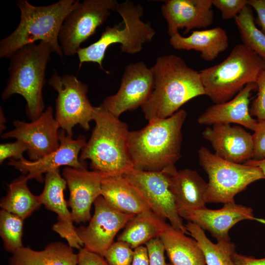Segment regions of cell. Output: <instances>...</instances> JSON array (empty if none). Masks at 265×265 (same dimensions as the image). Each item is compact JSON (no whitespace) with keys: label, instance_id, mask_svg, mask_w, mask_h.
Instances as JSON below:
<instances>
[{"label":"cell","instance_id":"6da1fadb","mask_svg":"<svg viewBox=\"0 0 265 265\" xmlns=\"http://www.w3.org/2000/svg\"><path fill=\"white\" fill-rule=\"evenodd\" d=\"M154 87L141 106L148 122L168 118L192 99L206 95L201 75L175 54L159 56L151 68Z\"/></svg>","mask_w":265,"mask_h":265},{"label":"cell","instance_id":"7a4b0ae2","mask_svg":"<svg viewBox=\"0 0 265 265\" xmlns=\"http://www.w3.org/2000/svg\"><path fill=\"white\" fill-rule=\"evenodd\" d=\"M186 116V111L181 109L168 118L130 131L128 149L133 168L160 171L175 166L181 157L182 129Z\"/></svg>","mask_w":265,"mask_h":265},{"label":"cell","instance_id":"3957f363","mask_svg":"<svg viewBox=\"0 0 265 265\" xmlns=\"http://www.w3.org/2000/svg\"><path fill=\"white\" fill-rule=\"evenodd\" d=\"M93 120L95 127L80 160H90L91 168L102 176H123L133 168L128 149L127 124L101 105L94 106Z\"/></svg>","mask_w":265,"mask_h":265},{"label":"cell","instance_id":"277c9868","mask_svg":"<svg viewBox=\"0 0 265 265\" xmlns=\"http://www.w3.org/2000/svg\"><path fill=\"white\" fill-rule=\"evenodd\" d=\"M79 0H60L47 6H34L26 0H19L21 11L17 28L0 42V57L10 58L20 48L37 41L49 43L59 57L63 53L59 34L63 22L79 3Z\"/></svg>","mask_w":265,"mask_h":265},{"label":"cell","instance_id":"5b68a950","mask_svg":"<svg viewBox=\"0 0 265 265\" xmlns=\"http://www.w3.org/2000/svg\"><path fill=\"white\" fill-rule=\"evenodd\" d=\"M52 52L49 43L40 41L24 46L10 57L9 78L1 98L5 100L15 94L23 96L26 102V114L31 121L44 112L42 90Z\"/></svg>","mask_w":265,"mask_h":265},{"label":"cell","instance_id":"8992f818","mask_svg":"<svg viewBox=\"0 0 265 265\" xmlns=\"http://www.w3.org/2000/svg\"><path fill=\"white\" fill-rule=\"evenodd\" d=\"M116 11L122 18V21L113 26H106L97 41L78 51L79 70L83 63L93 62L98 63L100 69L108 73L104 69L102 62L110 45L119 44L122 52L134 54L140 52L143 45L154 38L155 29L150 22H144L141 19L144 14L141 5L127 0L118 3Z\"/></svg>","mask_w":265,"mask_h":265},{"label":"cell","instance_id":"52a82bcc","mask_svg":"<svg viewBox=\"0 0 265 265\" xmlns=\"http://www.w3.org/2000/svg\"><path fill=\"white\" fill-rule=\"evenodd\" d=\"M265 69V59L242 43L221 62L199 72L206 95L219 104L233 99L248 83H255Z\"/></svg>","mask_w":265,"mask_h":265},{"label":"cell","instance_id":"ba28073f","mask_svg":"<svg viewBox=\"0 0 265 265\" xmlns=\"http://www.w3.org/2000/svg\"><path fill=\"white\" fill-rule=\"evenodd\" d=\"M199 162L208 176L207 203L235 202L234 197L248 185L265 179L258 167L225 160L205 147L198 151Z\"/></svg>","mask_w":265,"mask_h":265},{"label":"cell","instance_id":"9c48e42d","mask_svg":"<svg viewBox=\"0 0 265 265\" xmlns=\"http://www.w3.org/2000/svg\"><path fill=\"white\" fill-rule=\"evenodd\" d=\"M48 83L58 94L55 119L60 128L70 136L76 125L89 130L90 122L93 119L94 106L87 96V85L74 75L60 76L56 72Z\"/></svg>","mask_w":265,"mask_h":265},{"label":"cell","instance_id":"30bf717a","mask_svg":"<svg viewBox=\"0 0 265 265\" xmlns=\"http://www.w3.org/2000/svg\"><path fill=\"white\" fill-rule=\"evenodd\" d=\"M115 0H85L79 2L65 18L59 34L63 54L72 56L80 45L93 35L111 14L116 11Z\"/></svg>","mask_w":265,"mask_h":265},{"label":"cell","instance_id":"8fae6325","mask_svg":"<svg viewBox=\"0 0 265 265\" xmlns=\"http://www.w3.org/2000/svg\"><path fill=\"white\" fill-rule=\"evenodd\" d=\"M123 176L140 192L154 213L168 219L173 228L189 234L178 212L166 170L146 171L132 168Z\"/></svg>","mask_w":265,"mask_h":265},{"label":"cell","instance_id":"7c38bea8","mask_svg":"<svg viewBox=\"0 0 265 265\" xmlns=\"http://www.w3.org/2000/svg\"><path fill=\"white\" fill-rule=\"evenodd\" d=\"M94 205V213L88 225L76 227V231L84 248L104 257L118 232L134 215L120 212L102 195Z\"/></svg>","mask_w":265,"mask_h":265},{"label":"cell","instance_id":"4fadbf2b","mask_svg":"<svg viewBox=\"0 0 265 265\" xmlns=\"http://www.w3.org/2000/svg\"><path fill=\"white\" fill-rule=\"evenodd\" d=\"M154 87L151 68L142 62L130 63L125 68L120 88L106 98L101 105L117 117L128 110L141 106L150 96Z\"/></svg>","mask_w":265,"mask_h":265},{"label":"cell","instance_id":"5bb4252c","mask_svg":"<svg viewBox=\"0 0 265 265\" xmlns=\"http://www.w3.org/2000/svg\"><path fill=\"white\" fill-rule=\"evenodd\" d=\"M14 129L1 135L3 139L14 138L27 148L30 160L41 159L55 151L59 146L60 127L53 116L52 106H48L36 120L27 123L16 120Z\"/></svg>","mask_w":265,"mask_h":265},{"label":"cell","instance_id":"9a60e30c","mask_svg":"<svg viewBox=\"0 0 265 265\" xmlns=\"http://www.w3.org/2000/svg\"><path fill=\"white\" fill-rule=\"evenodd\" d=\"M60 145L54 152L36 160H28L24 158L20 160L9 159L8 164L19 170L27 180L35 179L42 183L43 174L66 166L76 168H86L85 163L80 160L79 153L86 141L83 136L72 138L62 130L59 133Z\"/></svg>","mask_w":265,"mask_h":265},{"label":"cell","instance_id":"2e32d148","mask_svg":"<svg viewBox=\"0 0 265 265\" xmlns=\"http://www.w3.org/2000/svg\"><path fill=\"white\" fill-rule=\"evenodd\" d=\"M70 191L67 202L73 222L85 223L90 220L92 204L101 195L102 175L86 168L66 166L62 172Z\"/></svg>","mask_w":265,"mask_h":265},{"label":"cell","instance_id":"e0dca14e","mask_svg":"<svg viewBox=\"0 0 265 265\" xmlns=\"http://www.w3.org/2000/svg\"><path fill=\"white\" fill-rule=\"evenodd\" d=\"M66 185L59 169L51 170L46 174L44 189L39 197L41 204L57 214V222L53 225V230L64 238L71 247L80 249L83 244L77 235L64 197Z\"/></svg>","mask_w":265,"mask_h":265},{"label":"cell","instance_id":"ac0fdd59","mask_svg":"<svg viewBox=\"0 0 265 265\" xmlns=\"http://www.w3.org/2000/svg\"><path fill=\"white\" fill-rule=\"evenodd\" d=\"M182 218L208 231L217 241L229 238L230 229L241 220H255L265 224V219L254 216L251 208L235 202L224 203L218 210L206 207L195 210L185 213Z\"/></svg>","mask_w":265,"mask_h":265},{"label":"cell","instance_id":"d6986e66","mask_svg":"<svg viewBox=\"0 0 265 265\" xmlns=\"http://www.w3.org/2000/svg\"><path fill=\"white\" fill-rule=\"evenodd\" d=\"M219 157L235 163H244L252 159V134L243 128L230 124H215L202 132Z\"/></svg>","mask_w":265,"mask_h":265},{"label":"cell","instance_id":"ffe728a7","mask_svg":"<svg viewBox=\"0 0 265 265\" xmlns=\"http://www.w3.org/2000/svg\"><path fill=\"white\" fill-rule=\"evenodd\" d=\"M161 7L167 24L170 37L185 28L186 34L191 30L210 26L213 21L212 0H167Z\"/></svg>","mask_w":265,"mask_h":265},{"label":"cell","instance_id":"44dd1931","mask_svg":"<svg viewBox=\"0 0 265 265\" xmlns=\"http://www.w3.org/2000/svg\"><path fill=\"white\" fill-rule=\"evenodd\" d=\"M169 189L179 215L206 207L208 183L197 172L189 168L178 170L175 166L165 169Z\"/></svg>","mask_w":265,"mask_h":265},{"label":"cell","instance_id":"7402d4cb","mask_svg":"<svg viewBox=\"0 0 265 265\" xmlns=\"http://www.w3.org/2000/svg\"><path fill=\"white\" fill-rule=\"evenodd\" d=\"M257 88L256 83H248L230 101L208 107L198 117L197 122L208 126L234 123L254 131L258 121L251 115L249 106L252 92Z\"/></svg>","mask_w":265,"mask_h":265},{"label":"cell","instance_id":"603a6c76","mask_svg":"<svg viewBox=\"0 0 265 265\" xmlns=\"http://www.w3.org/2000/svg\"><path fill=\"white\" fill-rule=\"evenodd\" d=\"M101 195L125 213L135 215L151 210L142 195L124 176H102Z\"/></svg>","mask_w":265,"mask_h":265},{"label":"cell","instance_id":"cb8c5ba5","mask_svg":"<svg viewBox=\"0 0 265 265\" xmlns=\"http://www.w3.org/2000/svg\"><path fill=\"white\" fill-rule=\"evenodd\" d=\"M169 43L176 50L199 52L201 58L207 61L213 60L229 46L227 32L220 26L194 30L187 37L177 32L170 37Z\"/></svg>","mask_w":265,"mask_h":265},{"label":"cell","instance_id":"d4e9b609","mask_svg":"<svg viewBox=\"0 0 265 265\" xmlns=\"http://www.w3.org/2000/svg\"><path fill=\"white\" fill-rule=\"evenodd\" d=\"M151 210L134 215L126 224L117 240L128 243L133 249L160 238L171 226Z\"/></svg>","mask_w":265,"mask_h":265},{"label":"cell","instance_id":"484cf974","mask_svg":"<svg viewBox=\"0 0 265 265\" xmlns=\"http://www.w3.org/2000/svg\"><path fill=\"white\" fill-rule=\"evenodd\" d=\"M10 265H77L78 254L60 242L48 244L42 251L22 247L9 259Z\"/></svg>","mask_w":265,"mask_h":265},{"label":"cell","instance_id":"4316f807","mask_svg":"<svg viewBox=\"0 0 265 265\" xmlns=\"http://www.w3.org/2000/svg\"><path fill=\"white\" fill-rule=\"evenodd\" d=\"M172 265H206L197 241L172 226L160 237Z\"/></svg>","mask_w":265,"mask_h":265},{"label":"cell","instance_id":"83f0119b","mask_svg":"<svg viewBox=\"0 0 265 265\" xmlns=\"http://www.w3.org/2000/svg\"><path fill=\"white\" fill-rule=\"evenodd\" d=\"M26 176H20L9 185L7 194L0 200L2 210L18 215L23 220L41 206L38 196L33 194L27 186Z\"/></svg>","mask_w":265,"mask_h":265},{"label":"cell","instance_id":"f1b7e54d","mask_svg":"<svg viewBox=\"0 0 265 265\" xmlns=\"http://www.w3.org/2000/svg\"><path fill=\"white\" fill-rule=\"evenodd\" d=\"M185 226L202 249L206 265H236L234 260L236 247L230 238L218 240L216 243H213L198 225L189 221Z\"/></svg>","mask_w":265,"mask_h":265},{"label":"cell","instance_id":"f546056e","mask_svg":"<svg viewBox=\"0 0 265 265\" xmlns=\"http://www.w3.org/2000/svg\"><path fill=\"white\" fill-rule=\"evenodd\" d=\"M234 19L242 44L265 59V34L256 26L251 7L246 5Z\"/></svg>","mask_w":265,"mask_h":265},{"label":"cell","instance_id":"4dcf8cb0","mask_svg":"<svg viewBox=\"0 0 265 265\" xmlns=\"http://www.w3.org/2000/svg\"><path fill=\"white\" fill-rule=\"evenodd\" d=\"M24 220L4 210L0 212V236L5 249L12 253L23 247Z\"/></svg>","mask_w":265,"mask_h":265},{"label":"cell","instance_id":"1f68e13d","mask_svg":"<svg viewBox=\"0 0 265 265\" xmlns=\"http://www.w3.org/2000/svg\"><path fill=\"white\" fill-rule=\"evenodd\" d=\"M134 249L127 243L117 240L108 248L104 258L109 265H132Z\"/></svg>","mask_w":265,"mask_h":265},{"label":"cell","instance_id":"d6a6232c","mask_svg":"<svg viewBox=\"0 0 265 265\" xmlns=\"http://www.w3.org/2000/svg\"><path fill=\"white\" fill-rule=\"evenodd\" d=\"M255 83L258 93L249 108L250 113L252 116H256L258 121L265 120V69L260 73Z\"/></svg>","mask_w":265,"mask_h":265},{"label":"cell","instance_id":"836d02e7","mask_svg":"<svg viewBox=\"0 0 265 265\" xmlns=\"http://www.w3.org/2000/svg\"><path fill=\"white\" fill-rule=\"evenodd\" d=\"M212 5L221 12L222 18H235L248 5V0H212Z\"/></svg>","mask_w":265,"mask_h":265},{"label":"cell","instance_id":"e575fe53","mask_svg":"<svg viewBox=\"0 0 265 265\" xmlns=\"http://www.w3.org/2000/svg\"><path fill=\"white\" fill-rule=\"evenodd\" d=\"M145 245L148 252L149 265H172L165 261V248L160 238L151 239Z\"/></svg>","mask_w":265,"mask_h":265},{"label":"cell","instance_id":"d590c367","mask_svg":"<svg viewBox=\"0 0 265 265\" xmlns=\"http://www.w3.org/2000/svg\"><path fill=\"white\" fill-rule=\"evenodd\" d=\"M27 151L26 146L22 142L1 143L0 145V163L7 159L20 160L24 158L23 153Z\"/></svg>","mask_w":265,"mask_h":265},{"label":"cell","instance_id":"8d00e7d4","mask_svg":"<svg viewBox=\"0 0 265 265\" xmlns=\"http://www.w3.org/2000/svg\"><path fill=\"white\" fill-rule=\"evenodd\" d=\"M258 124L252 134L253 155L252 159H265V120L258 121Z\"/></svg>","mask_w":265,"mask_h":265},{"label":"cell","instance_id":"74e56055","mask_svg":"<svg viewBox=\"0 0 265 265\" xmlns=\"http://www.w3.org/2000/svg\"><path fill=\"white\" fill-rule=\"evenodd\" d=\"M77 265H109L104 257L85 248L79 249Z\"/></svg>","mask_w":265,"mask_h":265},{"label":"cell","instance_id":"f35d334b","mask_svg":"<svg viewBox=\"0 0 265 265\" xmlns=\"http://www.w3.org/2000/svg\"><path fill=\"white\" fill-rule=\"evenodd\" d=\"M248 4L256 12L255 24L261 27V30L265 34V0H248Z\"/></svg>","mask_w":265,"mask_h":265},{"label":"cell","instance_id":"ab89813d","mask_svg":"<svg viewBox=\"0 0 265 265\" xmlns=\"http://www.w3.org/2000/svg\"><path fill=\"white\" fill-rule=\"evenodd\" d=\"M132 265H149L148 252L145 245H141L134 249Z\"/></svg>","mask_w":265,"mask_h":265},{"label":"cell","instance_id":"60d3db41","mask_svg":"<svg viewBox=\"0 0 265 265\" xmlns=\"http://www.w3.org/2000/svg\"><path fill=\"white\" fill-rule=\"evenodd\" d=\"M234 260L236 265H265V257L256 258L237 252L234 255Z\"/></svg>","mask_w":265,"mask_h":265},{"label":"cell","instance_id":"b9f144b4","mask_svg":"<svg viewBox=\"0 0 265 265\" xmlns=\"http://www.w3.org/2000/svg\"><path fill=\"white\" fill-rule=\"evenodd\" d=\"M244 164L259 167L265 176V159L257 160L251 159L246 161Z\"/></svg>","mask_w":265,"mask_h":265},{"label":"cell","instance_id":"7bdbcfd3","mask_svg":"<svg viewBox=\"0 0 265 265\" xmlns=\"http://www.w3.org/2000/svg\"><path fill=\"white\" fill-rule=\"evenodd\" d=\"M0 132H2L5 129H6V126L5 123H6V119L3 114V110L1 107H0Z\"/></svg>","mask_w":265,"mask_h":265}]
</instances>
